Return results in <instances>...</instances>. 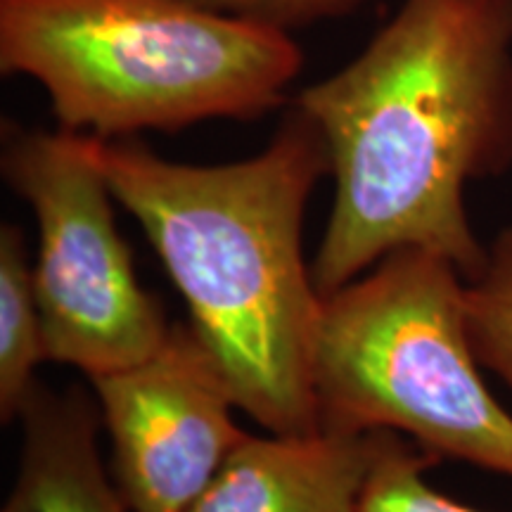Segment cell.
Here are the masks:
<instances>
[{
  "label": "cell",
  "instance_id": "cell-2",
  "mask_svg": "<svg viewBox=\"0 0 512 512\" xmlns=\"http://www.w3.org/2000/svg\"><path fill=\"white\" fill-rule=\"evenodd\" d=\"M88 138L114 200L140 223L235 396L273 434L320 430L313 356L323 316L304 216L330 176L323 133L292 105L259 155L159 157L138 138Z\"/></svg>",
  "mask_w": 512,
  "mask_h": 512
},
{
  "label": "cell",
  "instance_id": "cell-4",
  "mask_svg": "<svg viewBox=\"0 0 512 512\" xmlns=\"http://www.w3.org/2000/svg\"><path fill=\"white\" fill-rule=\"evenodd\" d=\"M465 275L430 249H396L330 297L313 356L318 422L396 432L439 460L512 477V415L467 330Z\"/></svg>",
  "mask_w": 512,
  "mask_h": 512
},
{
  "label": "cell",
  "instance_id": "cell-10",
  "mask_svg": "<svg viewBox=\"0 0 512 512\" xmlns=\"http://www.w3.org/2000/svg\"><path fill=\"white\" fill-rule=\"evenodd\" d=\"M465 299L479 363L512 389V226L486 245V261L467 280Z\"/></svg>",
  "mask_w": 512,
  "mask_h": 512
},
{
  "label": "cell",
  "instance_id": "cell-3",
  "mask_svg": "<svg viewBox=\"0 0 512 512\" xmlns=\"http://www.w3.org/2000/svg\"><path fill=\"white\" fill-rule=\"evenodd\" d=\"M302 67L292 31L192 0H0V72L34 79L79 136L259 119Z\"/></svg>",
  "mask_w": 512,
  "mask_h": 512
},
{
  "label": "cell",
  "instance_id": "cell-11",
  "mask_svg": "<svg viewBox=\"0 0 512 512\" xmlns=\"http://www.w3.org/2000/svg\"><path fill=\"white\" fill-rule=\"evenodd\" d=\"M437 456L396 432H384L361 512H482L441 494L425 479Z\"/></svg>",
  "mask_w": 512,
  "mask_h": 512
},
{
  "label": "cell",
  "instance_id": "cell-12",
  "mask_svg": "<svg viewBox=\"0 0 512 512\" xmlns=\"http://www.w3.org/2000/svg\"><path fill=\"white\" fill-rule=\"evenodd\" d=\"M204 8L242 15L285 31L351 12L363 0H192Z\"/></svg>",
  "mask_w": 512,
  "mask_h": 512
},
{
  "label": "cell",
  "instance_id": "cell-5",
  "mask_svg": "<svg viewBox=\"0 0 512 512\" xmlns=\"http://www.w3.org/2000/svg\"><path fill=\"white\" fill-rule=\"evenodd\" d=\"M0 174L38 226L34 283L46 361L95 380L155 354L171 325L138 283L88 138L5 119Z\"/></svg>",
  "mask_w": 512,
  "mask_h": 512
},
{
  "label": "cell",
  "instance_id": "cell-7",
  "mask_svg": "<svg viewBox=\"0 0 512 512\" xmlns=\"http://www.w3.org/2000/svg\"><path fill=\"white\" fill-rule=\"evenodd\" d=\"M384 432L247 434L185 512H361Z\"/></svg>",
  "mask_w": 512,
  "mask_h": 512
},
{
  "label": "cell",
  "instance_id": "cell-9",
  "mask_svg": "<svg viewBox=\"0 0 512 512\" xmlns=\"http://www.w3.org/2000/svg\"><path fill=\"white\" fill-rule=\"evenodd\" d=\"M46 361L34 264L24 230L15 223L0 228V420L12 425L22 415L36 370Z\"/></svg>",
  "mask_w": 512,
  "mask_h": 512
},
{
  "label": "cell",
  "instance_id": "cell-8",
  "mask_svg": "<svg viewBox=\"0 0 512 512\" xmlns=\"http://www.w3.org/2000/svg\"><path fill=\"white\" fill-rule=\"evenodd\" d=\"M17 422L19 465L0 512H136L102 463L95 394L38 380Z\"/></svg>",
  "mask_w": 512,
  "mask_h": 512
},
{
  "label": "cell",
  "instance_id": "cell-6",
  "mask_svg": "<svg viewBox=\"0 0 512 512\" xmlns=\"http://www.w3.org/2000/svg\"><path fill=\"white\" fill-rule=\"evenodd\" d=\"M112 477L136 512H185L247 437L221 363L192 323L171 325L155 354L95 377Z\"/></svg>",
  "mask_w": 512,
  "mask_h": 512
},
{
  "label": "cell",
  "instance_id": "cell-1",
  "mask_svg": "<svg viewBox=\"0 0 512 512\" xmlns=\"http://www.w3.org/2000/svg\"><path fill=\"white\" fill-rule=\"evenodd\" d=\"M292 105L323 133L335 181L311 261L320 297L406 247L475 278L486 245L465 190L512 169V0H403Z\"/></svg>",
  "mask_w": 512,
  "mask_h": 512
}]
</instances>
